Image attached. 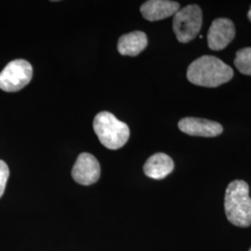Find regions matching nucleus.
Wrapping results in <instances>:
<instances>
[{
    "mask_svg": "<svg viewBox=\"0 0 251 251\" xmlns=\"http://www.w3.org/2000/svg\"><path fill=\"white\" fill-rule=\"evenodd\" d=\"M179 9V4L170 0H149L141 6L144 19L150 22L160 21L175 15Z\"/></svg>",
    "mask_w": 251,
    "mask_h": 251,
    "instance_id": "obj_9",
    "label": "nucleus"
},
{
    "mask_svg": "<svg viewBox=\"0 0 251 251\" xmlns=\"http://www.w3.org/2000/svg\"><path fill=\"white\" fill-rule=\"evenodd\" d=\"M9 176V170L8 165L3 160H0V198L5 192Z\"/></svg>",
    "mask_w": 251,
    "mask_h": 251,
    "instance_id": "obj_13",
    "label": "nucleus"
},
{
    "mask_svg": "<svg viewBox=\"0 0 251 251\" xmlns=\"http://www.w3.org/2000/svg\"><path fill=\"white\" fill-rule=\"evenodd\" d=\"M93 128L100 144L110 150L123 147L129 138V127L109 112H100L93 120Z\"/></svg>",
    "mask_w": 251,
    "mask_h": 251,
    "instance_id": "obj_3",
    "label": "nucleus"
},
{
    "mask_svg": "<svg viewBox=\"0 0 251 251\" xmlns=\"http://www.w3.org/2000/svg\"><path fill=\"white\" fill-rule=\"evenodd\" d=\"M148 45L146 34L141 31H135L126 34L118 39L117 50L121 55L137 56L141 53Z\"/></svg>",
    "mask_w": 251,
    "mask_h": 251,
    "instance_id": "obj_11",
    "label": "nucleus"
},
{
    "mask_svg": "<svg viewBox=\"0 0 251 251\" xmlns=\"http://www.w3.org/2000/svg\"><path fill=\"white\" fill-rule=\"evenodd\" d=\"M100 176V166L97 158L89 152L80 153L73 167V179L82 185H91L98 181Z\"/></svg>",
    "mask_w": 251,
    "mask_h": 251,
    "instance_id": "obj_6",
    "label": "nucleus"
},
{
    "mask_svg": "<svg viewBox=\"0 0 251 251\" xmlns=\"http://www.w3.org/2000/svg\"><path fill=\"white\" fill-rule=\"evenodd\" d=\"M233 76L232 67L210 55L198 58L187 69L188 80L194 85L206 88H217L229 82Z\"/></svg>",
    "mask_w": 251,
    "mask_h": 251,
    "instance_id": "obj_1",
    "label": "nucleus"
},
{
    "mask_svg": "<svg viewBox=\"0 0 251 251\" xmlns=\"http://www.w3.org/2000/svg\"><path fill=\"white\" fill-rule=\"evenodd\" d=\"M250 251H251V250H250Z\"/></svg>",
    "mask_w": 251,
    "mask_h": 251,
    "instance_id": "obj_15",
    "label": "nucleus"
},
{
    "mask_svg": "<svg viewBox=\"0 0 251 251\" xmlns=\"http://www.w3.org/2000/svg\"><path fill=\"white\" fill-rule=\"evenodd\" d=\"M178 126L185 134L206 138L219 136L224 131V127L220 123L197 117H184L179 120Z\"/></svg>",
    "mask_w": 251,
    "mask_h": 251,
    "instance_id": "obj_8",
    "label": "nucleus"
},
{
    "mask_svg": "<svg viewBox=\"0 0 251 251\" xmlns=\"http://www.w3.org/2000/svg\"><path fill=\"white\" fill-rule=\"evenodd\" d=\"M248 18H249V20L251 22V9H250V11H249V13H248Z\"/></svg>",
    "mask_w": 251,
    "mask_h": 251,
    "instance_id": "obj_14",
    "label": "nucleus"
},
{
    "mask_svg": "<svg viewBox=\"0 0 251 251\" xmlns=\"http://www.w3.org/2000/svg\"><path fill=\"white\" fill-rule=\"evenodd\" d=\"M234 36L235 27L231 20L216 19L207 33V45L212 50H222L233 41Z\"/></svg>",
    "mask_w": 251,
    "mask_h": 251,
    "instance_id": "obj_7",
    "label": "nucleus"
},
{
    "mask_svg": "<svg viewBox=\"0 0 251 251\" xmlns=\"http://www.w3.org/2000/svg\"><path fill=\"white\" fill-rule=\"evenodd\" d=\"M174 170V162L170 155L164 152L152 154L145 162L144 171L146 176L154 179H162Z\"/></svg>",
    "mask_w": 251,
    "mask_h": 251,
    "instance_id": "obj_10",
    "label": "nucleus"
},
{
    "mask_svg": "<svg viewBox=\"0 0 251 251\" xmlns=\"http://www.w3.org/2000/svg\"><path fill=\"white\" fill-rule=\"evenodd\" d=\"M32 77L31 63L23 59L14 60L0 73V89L6 92H16L27 86Z\"/></svg>",
    "mask_w": 251,
    "mask_h": 251,
    "instance_id": "obj_5",
    "label": "nucleus"
},
{
    "mask_svg": "<svg viewBox=\"0 0 251 251\" xmlns=\"http://www.w3.org/2000/svg\"><path fill=\"white\" fill-rule=\"evenodd\" d=\"M225 209L232 225L243 228L251 226V198L246 181L235 179L229 183L225 192Z\"/></svg>",
    "mask_w": 251,
    "mask_h": 251,
    "instance_id": "obj_2",
    "label": "nucleus"
},
{
    "mask_svg": "<svg viewBox=\"0 0 251 251\" xmlns=\"http://www.w3.org/2000/svg\"><path fill=\"white\" fill-rule=\"evenodd\" d=\"M203 14L198 5H188L179 9L173 19V31L180 43L196 38L202 26Z\"/></svg>",
    "mask_w": 251,
    "mask_h": 251,
    "instance_id": "obj_4",
    "label": "nucleus"
},
{
    "mask_svg": "<svg viewBox=\"0 0 251 251\" xmlns=\"http://www.w3.org/2000/svg\"><path fill=\"white\" fill-rule=\"evenodd\" d=\"M233 63L241 74L251 75V47L239 50L235 54V59L233 61Z\"/></svg>",
    "mask_w": 251,
    "mask_h": 251,
    "instance_id": "obj_12",
    "label": "nucleus"
}]
</instances>
